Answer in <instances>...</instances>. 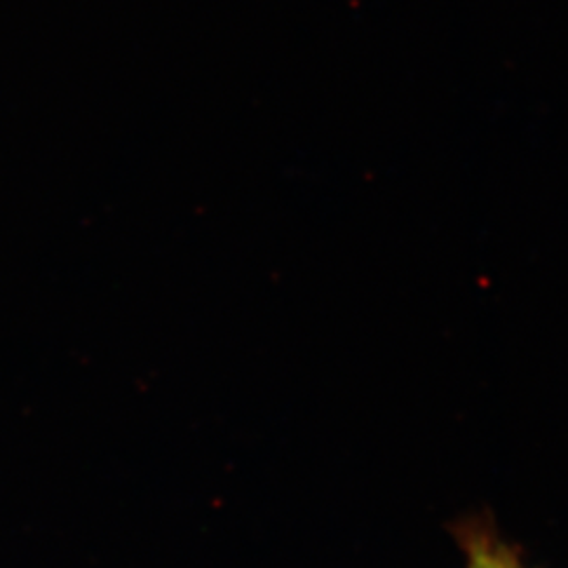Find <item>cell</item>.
Instances as JSON below:
<instances>
[{
    "label": "cell",
    "instance_id": "6da1fadb",
    "mask_svg": "<svg viewBox=\"0 0 568 568\" xmlns=\"http://www.w3.org/2000/svg\"><path fill=\"white\" fill-rule=\"evenodd\" d=\"M450 532L466 556V568H518L523 556L504 539L488 511L467 514L450 525Z\"/></svg>",
    "mask_w": 568,
    "mask_h": 568
},
{
    "label": "cell",
    "instance_id": "7a4b0ae2",
    "mask_svg": "<svg viewBox=\"0 0 568 568\" xmlns=\"http://www.w3.org/2000/svg\"><path fill=\"white\" fill-rule=\"evenodd\" d=\"M518 568H528L527 565H525V562H523V565H520V567Z\"/></svg>",
    "mask_w": 568,
    "mask_h": 568
}]
</instances>
